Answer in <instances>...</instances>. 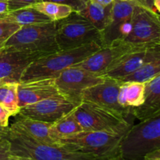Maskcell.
I'll return each instance as SVG.
<instances>
[{"label":"cell","mask_w":160,"mask_h":160,"mask_svg":"<svg viewBox=\"0 0 160 160\" xmlns=\"http://www.w3.org/2000/svg\"><path fill=\"white\" fill-rule=\"evenodd\" d=\"M6 139L11 153L20 160H114L121 157L70 151L62 146L41 143L13 125L9 127Z\"/></svg>","instance_id":"6da1fadb"},{"label":"cell","mask_w":160,"mask_h":160,"mask_svg":"<svg viewBox=\"0 0 160 160\" xmlns=\"http://www.w3.org/2000/svg\"><path fill=\"white\" fill-rule=\"evenodd\" d=\"M101 47L99 44L92 42L76 48L59 50L42 56L27 68L20 82L56 78L62 70L81 62Z\"/></svg>","instance_id":"7a4b0ae2"},{"label":"cell","mask_w":160,"mask_h":160,"mask_svg":"<svg viewBox=\"0 0 160 160\" xmlns=\"http://www.w3.org/2000/svg\"><path fill=\"white\" fill-rule=\"evenodd\" d=\"M160 148V115L133 125L120 144L121 157L143 160L145 155Z\"/></svg>","instance_id":"3957f363"},{"label":"cell","mask_w":160,"mask_h":160,"mask_svg":"<svg viewBox=\"0 0 160 160\" xmlns=\"http://www.w3.org/2000/svg\"><path fill=\"white\" fill-rule=\"evenodd\" d=\"M4 47L42 56L59 51L55 21L21 26L9 38Z\"/></svg>","instance_id":"277c9868"},{"label":"cell","mask_w":160,"mask_h":160,"mask_svg":"<svg viewBox=\"0 0 160 160\" xmlns=\"http://www.w3.org/2000/svg\"><path fill=\"white\" fill-rule=\"evenodd\" d=\"M56 40L59 50L70 49L96 42L102 46V34L78 12L55 21Z\"/></svg>","instance_id":"5b68a950"},{"label":"cell","mask_w":160,"mask_h":160,"mask_svg":"<svg viewBox=\"0 0 160 160\" xmlns=\"http://www.w3.org/2000/svg\"><path fill=\"white\" fill-rule=\"evenodd\" d=\"M124 136L107 131H83L61 138L60 146L70 151L100 156H121L120 147Z\"/></svg>","instance_id":"8992f818"},{"label":"cell","mask_w":160,"mask_h":160,"mask_svg":"<svg viewBox=\"0 0 160 160\" xmlns=\"http://www.w3.org/2000/svg\"><path fill=\"white\" fill-rule=\"evenodd\" d=\"M73 113L83 131H107L126 134L134 125L133 120L126 119L90 103L81 102Z\"/></svg>","instance_id":"52a82bcc"},{"label":"cell","mask_w":160,"mask_h":160,"mask_svg":"<svg viewBox=\"0 0 160 160\" xmlns=\"http://www.w3.org/2000/svg\"><path fill=\"white\" fill-rule=\"evenodd\" d=\"M124 41L139 46L160 43L159 13L137 1L131 20V32Z\"/></svg>","instance_id":"ba28073f"},{"label":"cell","mask_w":160,"mask_h":160,"mask_svg":"<svg viewBox=\"0 0 160 160\" xmlns=\"http://www.w3.org/2000/svg\"><path fill=\"white\" fill-rule=\"evenodd\" d=\"M106 79V75L71 67L62 70L55 78V84L60 96L67 101L80 105L81 95L85 89L100 84Z\"/></svg>","instance_id":"9c48e42d"},{"label":"cell","mask_w":160,"mask_h":160,"mask_svg":"<svg viewBox=\"0 0 160 160\" xmlns=\"http://www.w3.org/2000/svg\"><path fill=\"white\" fill-rule=\"evenodd\" d=\"M121 81L108 78L103 82L85 89L81 95V102L90 103L114 112L126 119L132 120L131 109L122 107L118 102Z\"/></svg>","instance_id":"30bf717a"},{"label":"cell","mask_w":160,"mask_h":160,"mask_svg":"<svg viewBox=\"0 0 160 160\" xmlns=\"http://www.w3.org/2000/svg\"><path fill=\"white\" fill-rule=\"evenodd\" d=\"M139 47V45H131L124 40L114 41L109 45L102 46L98 51L73 67L105 75L121 58Z\"/></svg>","instance_id":"8fae6325"},{"label":"cell","mask_w":160,"mask_h":160,"mask_svg":"<svg viewBox=\"0 0 160 160\" xmlns=\"http://www.w3.org/2000/svg\"><path fill=\"white\" fill-rule=\"evenodd\" d=\"M78 106L62 96H53L21 107L17 116L53 123L74 110Z\"/></svg>","instance_id":"7c38bea8"},{"label":"cell","mask_w":160,"mask_h":160,"mask_svg":"<svg viewBox=\"0 0 160 160\" xmlns=\"http://www.w3.org/2000/svg\"><path fill=\"white\" fill-rule=\"evenodd\" d=\"M41 57L42 56L37 53L6 47L2 48L0 50V84L20 83L27 68Z\"/></svg>","instance_id":"4fadbf2b"},{"label":"cell","mask_w":160,"mask_h":160,"mask_svg":"<svg viewBox=\"0 0 160 160\" xmlns=\"http://www.w3.org/2000/svg\"><path fill=\"white\" fill-rule=\"evenodd\" d=\"M137 1L115 0L109 25L102 32V46L117 40H124L131 30V20Z\"/></svg>","instance_id":"5bb4252c"},{"label":"cell","mask_w":160,"mask_h":160,"mask_svg":"<svg viewBox=\"0 0 160 160\" xmlns=\"http://www.w3.org/2000/svg\"><path fill=\"white\" fill-rule=\"evenodd\" d=\"M53 96H60L56 87L55 78L21 81L18 83L20 108Z\"/></svg>","instance_id":"9a60e30c"},{"label":"cell","mask_w":160,"mask_h":160,"mask_svg":"<svg viewBox=\"0 0 160 160\" xmlns=\"http://www.w3.org/2000/svg\"><path fill=\"white\" fill-rule=\"evenodd\" d=\"M12 125L20 128L28 136L41 143L55 146H60V139L56 135L52 129V123L39 121L17 116Z\"/></svg>","instance_id":"2e32d148"},{"label":"cell","mask_w":160,"mask_h":160,"mask_svg":"<svg viewBox=\"0 0 160 160\" xmlns=\"http://www.w3.org/2000/svg\"><path fill=\"white\" fill-rule=\"evenodd\" d=\"M131 112L140 121L160 115V74L145 82V102Z\"/></svg>","instance_id":"e0dca14e"},{"label":"cell","mask_w":160,"mask_h":160,"mask_svg":"<svg viewBox=\"0 0 160 160\" xmlns=\"http://www.w3.org/2000/svg\"><path fill=\"white\" fill-rule=\"evenodd\" d=\"M145 82L121 81L119 91V104L125 109L142 106L145 102Z\"/></svg>","instance_id":"ac0fdd59"},{"label":"cell","mask_w":160,"mask_h":160,"mask_svg":"<svg viewBox=\"0 0 160 160\" xmlns=\"http://www.w3.org/2000/svg\"><path fill=\"white\" fill-rule=\"evenodd\" d=\"M112 6V4L102 6L90 0L84 9L77 12L90 22L98 31L102 32L110 22Z\"/></svg>","instance_id":"d6986e66"},{"label":"cell","mask_w":160,"mask_h":160,"mask_svg":"<svg viewBox=\"0 0 160 160\" xmlns=\"http://www.w3.org/2000/svg\"><path fill=\"white\" fill-rule=\"evenodd\" d=\"M0 17L9 20V21L17 23L20 26L48 23V22L52 21L49 17L31 6L17 9V10L7 11L4 13L1 14Z\"/></svg>","instance_id":"ffe728a7"},{"label":"cell","mask_w":160,"mask_h":160,"mask_svg":"<svg viewBox=\"0 0 160 160\" xmlns=\"http://www.w3.org/2000/svg\"><path fill=\"white\" fill-rule=\"evenodd\" d=\"M31 7L45 14L52 21H57L66 18L70 16L73 11V9L67 5L46 1L36 3L31 6Z\"/></svg>","instance_id":"44dd1931"},{"label":"cell","mask_w":160,"mask_h":160,"mask_svg":"<svg viewBox=\"0 0 160 160\" xmlns=\"http://www.w3.org/2000/svg\"><path fill=\"white\" fill-rule=\"evenodd\" d=\"M73 112V110L52 123L53 131L59 139L83 131L81 125L76 120Z\"/></svg>","instance_id":"7402d4cb"},{"label":"cell","mask_w":160,"mask_h":160,"mask_svg":"<svg viewBox=\"0 0 160 160\" xmlns=\"http://www.w3.org/2000/svg\"><path fill=\"white\" fill-rule=\"evenodd\" d=\"M160 74V56L142 66L131 74L125 77L120 81H138L147 82Z\"/></svg>","instance_id":"603a6c76"},{"label":"cell","mask_w":160,"mask_h":160,"mask_svg":"<svg viewBox=\"0 0 160 160\" xmlns=\"http://www.w3.org/2000/svg\"><path fill=\"white\" fill-rule=\"evenodd\" d=\"M8 88L1 105L9 112L11 116H17L20 112L18 98V83H7Z\"/></svg>","instance_id":"cb8c5ba5"},{"label":"cell","mask_w":160,"mask_h":160,"mask_svg":"<svg viewBox=\"0 0 160 160\" xmlns=\"http://www.w3.org/2000/svg\"><path fill=\"white\" fill-rule=\"evenodd\" d=\"M20 28V25L0 17V50L5 46L9 38Z\"/></svg>","instance_id":"d4e9b609"},{"label":"cell","mask_w":160,"mask_h":160,"mask_svg":"<svg viewBox=\"0 0 160 160\" xmlns=\"http://www.w3.org/2000/svg\"><path fill=\"white\" fill-rule=\"evenodd\" d=\"M41 2L42 0H7V9L8 11L17 10L29 7Z\"/></svg>","instance_id":"484cf974"},{"label":"cell","mask_w":160,"mask_h":160,"mask_svg":"<svg viewBox=\"0 0 160 160\" xmlns=\"http://www.w3.org/2000/svg\"><path fill=\"white\" fill-rule=\"evenodd\" d=\"M42 1L53 2L67 5L73 9V12H79L85 7L90 0H42Z\"/></svg>","instance_id":"4316f807"},{"label":"cell","mask_w":160,"mask_h":160,"mask_svg":"<svg viewBox=\"0 0 160 160\" xmlns=\"http://www.w3.org/2000/svg\"><path fill=\"white\" fill-rule=\"evenodd\" d=\"M19 159L11 153L10 144L7 139H0V160ZM20 160V159H19Z\"/></svg>","instance_id":"83f0119b"},{"label":"cell","mask_w":160,"mask_h":160,"mask_svg":"<svg viewBox=\"0 0 160 160\" xmlns=\"http://www.w3.org/2000/svg\"><path fill=\"white\" fill-rule=\"evenodd\" d=\"M11 114L3 106L0 104V127L9 128V120Z\"/></svg>","instance_id":"f1b7e54d"},{"label":"cell","mask_w":160,"mask_h":160,"mask_svg":"<svg viewBox=\"0 0 160 160\" xmlns=\"http://www.w3.org/2000/svg\"><path fill=\"white\" fill-rule=\"evenodd\" d=\"M143 160H160V148L145 155Z\"/></svg>","instance_id":"f546056e"},{"label":"cell","mask_w":160,"mask_h":160,"mask_svg":"<svg viewBox=\"0 0 160 160\" xmlns=\"http://www.w3.org/2000/svg\"><path fill=\"white\" fill-rule=\"evenodd\" d=\"M7 11V0H0V15Z\"/></svg>","instance_id":"4dcf8cb0"},{"label":"cell","mask_w":160,"mask_h":160,"mask_svg":"<svg viewBox=\"0 0 160 160\" xmlns=\"http://www.w3.org/2000/svg\"><path fill=\"white\" fill-rule=\"evenodd\" d=\"M8 134H9V128H2V127H0V139H6Z\"/></svg>","instance_id":"1f68e13d"},{"label":"cell","mask_w":160,"mask_h":160,"mask_svg":"<svg viewBox=\"0 0 160 160\" xmlns=\"http://www.w3.org/2000/svg\"><path fill=\"white\" fill-rule=\"evenodd\" d=\"M91 1L98 3L100 5H102V6H109V5L112 4L115 0H91Z\"/></svg>","instance_id":"d6a6232c"},{"label":"cell","mask_w":160,"mask_h":160,"mask_svg":"<svg viewBox=\"0 0 160 160\" xmlns=\"http://www.w3.org/2000/svg\"><path fill=\"white\" fill-rule=\"evenodd\" d=\"M139 2H142V4L145 5V6L149 7L150 9L155 10L154 7H153V0H142V1H139Z\"/></svg>","instance_id":"836d02e7"},{"label":"cell","mask_w":160,"mask_h":160,"mask_svg":"<svg viewBox=\"0 0 160 160\" xmlns=\"http://www.w3.org/2000/svg\"><path fill=\"white\" fill-rule=\"evenodd\" d=\"M153 7L156 12H159L160 14V0H153Z\"/></svg>","instance_id":"e575fe53"},{"label":"cell","mask_w":160,"mask_h":160,"mask_svg":"<svg viewBox=\"0 0 160 160\" xmlns=\"http://www.w3.org/2000/svg\"><path fill=\"white\" fill-rule=\"evenodd\" d=\"M114 160H128V159H123V158H122V157H120V158H118V159H114Z\"/></svg>","instance_id":"d590c367"},{"label":"cell","mask_w":160,"mask_h":160,"mask_svg":"<svg viewBox=\"0 0 160 160\" xmlns=\"http://www.w3.org/2000/svg\"><path fill=\"white\" fill-rule=\"evenodd\" d=\"M122 1H142V0H122Z\"/></svg>","instance_id":"8d00e7d4"},{"label":"cell","mask_w":160,"mask_h":160,"mask_svg":"<svg viewBox=\"0 0 160 160\" xmlns=\"http://www.w3.org/2000/svg\"><path fill=\"white\" fill-rule=\"evenodd\" d=\"M159 19H160V14L159 13Z\"/></svg>","instance_id":"74e56055"}]
</instances>
